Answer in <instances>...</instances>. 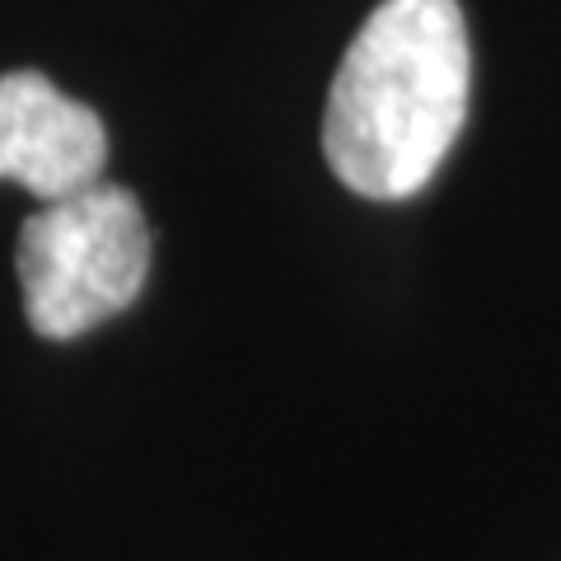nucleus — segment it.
Here are the masks:
<instances>
[{"label":"nucleus","mask_w":561,"mask_h":561,"mask_svg":"<svg viewBox=\"0 0 561 561\" xmlns=\"http://www.w3.org/2000/svg\"><path fill=\"white\" fill-rule=\"evenodd\" d=\"M472 47L459 0H379L332 76L323 154L370 202H402L440 173L463 131Z\"/></svg>","instance_id":"nucleus-1"},{"label":"nucleus","mask_w":561,"mask_h":561,"mask_svg":"<svg viewBox=\"0 0 561 561\" xmlns=\"http://www.w3.org/2000/svg\"><path fill=\"white\" fill-rule=\"evenodd\" d=\"M14 262L33 332L70 342L117 319L140 295L150 272V230L131 192L99 179L33 210Z\"/></svg>","instance_id":"nucleus-2"},{"label":"nucleus","mask_w":561,"mask_h":561,"mask_svg":"<svg viewBox=\"0 0 561 561\" xmlns=\"http://www.w3.org/2000/svg\"><path fill=\"white\" fill-rule=\"evenodd\" d=\"M108 131L38 70L0 76V179L28 187L38 202H61L103 179Z\"/></svg>","instance_id":"nucleus-3"}]
</instances>
